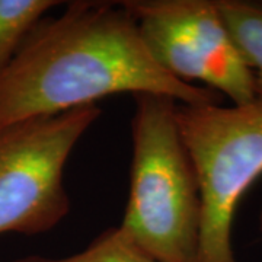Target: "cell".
Here are the masks:
<instances>
[{
    "label": "cell",
    "mask_w": 262,
    "mask_h": 262,
    "mask_svg": "<svg viewBox=\"0 0 262 262\" xmlns=\"http://www.w3.org/2000/svg\"><path fill=\"white\" fill-rule=\"evenodd\" d=\"M117 94L162 95L184 105L223 98L163 70L121 2L76 0L39 19L0 75V128Z\"/></svg>",
    "instance_id": "obj_1"
},
{
    "label": "cell",
    "mask_w": 262,
    "mask_h": 262,
    "mask_svg": "<svg viewBox=\"0 0 262 262\" xmlns=\"http://www.w3.org/2000/svg\"><path fill=\"white\" fill-rule=\"evenodd\" d=\"M178 102L134 95L130 189L121 227L158 262H198L203 204Z\"/></svg>",
    "instance_id": "obj_2"
},
{
    "label": "cell",
    "mask_w": 262,
    "mask_h": 262,
    "mask_svg": "<svg viewBox=\"0 0 262 262\" xmlns=\"http://www.w3.org/2000/svg\"><path fill=\"white\" fill-rule=\"evenodd\" d=\"M177 118L201 192L198 262H239L232 245L233 219L262 175V94L244 105L178 103Z\"/></svg>",
    "instance_id": "obj_3"
},
{
    "label": "cell",
    "mask_w": 262,
    "mask_h": 262,
    "mask_svg": "<svg viewBox=\"0 0 262 262\" xmlns=\"http://www.w3.org/2000/svg\"><path fill=\"white\" fill-rule=\"evenodd\" d=\"M101 114L88 105L0 128V234L46 233L64 220L67 160Z\"/></svg>",
    "instance_id": "obj_4"
},
{
    "label": "cell",
    "mask_w": 262,
    "mask_h": 262,
    "mask_svg": "<svg viewBox=\"0 0 262 262\" xmlns=\"http://www.w3.org/2000/svg\"><path fill=\"white\" fill-rule=\"evenodd\" d=\"M155 61L175 79L227 96L233 105L256 98V82L215 0H125Z\"/></svg>",
    "instance_id": "obj_5"
},
{
    "label": "cell",
    "mask_w": 262,
    "mask_h": 262,
    "mask_svg": "<svg viewBox=\"0 0 262 262\" xmlns=\"http://www.w3.org/2000/svg\"><path fill=\"white\" fill-rule=\"evenodd\" d=\"M245 61L262 94V6L242 0H215Z\"/></svg>",
    "instance_id": "obj_6"
},
{
    "label": "cell",
    "mask_w": 262,
    "mask_h": 262,
    "mask_svg": "<svg viewBox=\"0 0 262 262\" xmlns=\"http://www.w3.org/2000/svg\"><path fill=\"white\" fill-rule=\"evenodd\" d=\"M61 2L54 0H0V75L39 19Z\"/></svg>",
    "instance_id": "obj_7"
},
{
    "label": "cell",
    "mask_w": 262,
    "mask_h": 262,
    "mask_svg": "<svg viewBox=\"0 0 262 262\" xmlns=\"http://www.w3.org/2000/svg\"><path fill=\"white\" fill-rule=\"evenodd\" d=\"M12 262H158L144 252L121 226L110 227L83 251L66 258L29 255Z\"/></svg>",
    "instance_id": "obj_8"
},
{
    "label": "cell",
    "mask_w": 262,
    "mask_h": 262,
    "mask_svg": "<svg viewBox=\"0 0 262 262\" xmlns=\"http://www.w3.org/2000/svg\"><path fill=\"white\" fill-rule=\"evenodd\" d=\"M259 229L262 230V208H261V214H259Z\"/></svg>",
    "instance_id": "obj_9"
}]
</instances>
